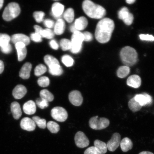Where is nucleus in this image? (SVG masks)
<instances>
[{"label":"nucleus","mask_w":154,"mask_h":154,"mask_svg":"<svg viewBox=\"0 0 154 154\" xmlns=\"http://www.w3.org/2000/svg\"><path fill=\"white\" fill-rule=\"evenodd\" d=\"M115 23L112 19L103 18L99 21L96 26L95 36L99 43L104 44L110 40L115 29Z\"/></svg>","instance_id":"f257e3e1"},{"label":"nucleus","mask_w":154,"mask_h":154,"mask_svg":"<svg viewBox=\"0 0 154 154\" xmlns=\"http://www.w3.org/2000/svg\"><path fill=\"white\" fill-rule=\"evenodd\" d=\"M84 12L90 18L99 19L106 14V10L101 6L96 4L90 0H85L82 3Z\"/></svg>","instance_id":"f03ea898"},{"label":"nucleus","mask_w":154,"mask_h":154,"mask_svg":"<svg viewBox=\"0 0 154 154\" xmlns=\"http://www.w3.org/2000/svg\"><path fill=\"white\" fill-rule=\"evenodd\" d=\"M120 55L123 63L128 67L133 66L138 61V54L135 49L129 46L122 48Z\"/></svg>","instance_id":"7ed1b4c3"},{"label":"nucleus","mask_w":154,"mask_h":154,"mask_svg":"<svg viewBox=\"0 0 154 154\" xmlns=\"http://www.w3.org/2000/svg\"><path fill=\"white\" fill-rule=\"evenodd\" d=\"M20 13V8L18 4L11 3L5 7L3 13V18L5 21H11L18 17Z\"/></svg>","instance_id":"20e7f679"},{"label":"nucleus","mask_w":154,"mask_h":154,"mask_svg":"<svg viewBox=\"0 0 154 154\" xmlns=\"http://www.w3.org/2000/svg\"><path fill=\"white\" fill-rule=\"evenodd\" d=\"M84 41V35L79 31L73 33L72 37V47L70 51L74 54L79 53L82 48V42Z\"/></svg>","instance_id":"39448f33"},{"label":"nucleus","mask_w":154,"mask_h":154,"mask_svg":"<svg viewBox=\"0 0 154 154\" xmlns=\"http://www.w3.org/2000/svg\"><path fill=\"white\" fill-rule=\"evenodd\" d=\"M110 122L108 119L105 117L99 118L96 116L92 117L89 121V126L92 129L101 130L108 127Z\"/></svg>","instance_id":"423d86ee"},{"label":"nucleus","mask_w":154,"mask_h":154,"mask_svg":"<svg viewBox=\"0 0 154 154\" xmlns=\"http://www.w3.org/2000/svg\"><path fill=\"white\" fill-rule=\"evenodd\" d=\"M51 115L53 119L60 122H64L68 117V113L66 109L61 107L53 108L51 110Z\"/></svg>","instance_id":"0eeeda50"},{"label":"nucleus","mask_w":154,"mask_h":154,"mask_svg":"<svg viewBox=\"0 0 154 154\" xmlns=\"http://www.w3.org/2000/svg\"><path fill=\"white\" fill-rule=\"evenodd\" d=\"M118 18L122 20L128 26L132 24L134 20V17L130 13L126 7L122 8L118 12Z\"/></svg>","instance_id":"6e6552de"},{"label":"nucleus","mask_w":154,"mask_h":154,"mask_svg":"<svg viewBox=\"0 0 154 154\" xmlns=\"http://www.w3.org/2000/svg\"><path fill=\"white\" fill-rule=\"evenodd\" d=\"M75 141L77 147L84 148L89 145V140L84 133L79 131L76 133L75 137Z\"/></svg>","instance_id":"1a4fd4ad"},{"label":"nucleus","mask_w":154,"mask_h":154,"mask_svg":"<svg viewBox=\"0 0 154 154\" xmlns=\"http://www.w3.org/2000/svg\"><path fill=\"white\" fill-rule=\"evenodd\" d=\"M121 139L120 134L118 133H115L106 144L107 149L110 151H115L120 146Z\"/></svg>","instance_id":"9d476101"},{"label":"nucleus","mask_w":154,"mask_h":154,"mask_svg":"<svg viewBox=\"0 0 154 154\" xmlns=\"http://www.w3.org/2000/svg\"><path fill=\"white\" fill-rule=\"evenodd\" d=\"M134 97L136 101L142 107L151 105L153 102L152 96L146 93L137 94Z\"/></svg>","instance_id":"9b49d317"},{"label":"nucleus","mask_w":154,"mask_h":154,"mask_svg":"<svg viewBox=\"0 0 154 154\" xmlns=\"http://www.w3.org/2000/svg\"><path fill=\"white\" fill-rule=\"evenodd\" d=\"M69 99L70 103L75 106L81 105L83 100L81 92L77 90L70 92L69 94Z\"/></svg>","instance_id":"f8f14e48"},{"label":"nucleus","mask_w":154,"mask_h":154,"mask_svg":"<svg viewBox=\"0 0 154 154\" xmlns=\"http://www.w3.org/2000/svg\"><path fill=\"white\" fill-rule=\"evenodd\" d=\"M20 126L23 130L28 131H32L35 130L36 124L32 119L26 117L21 120Z\"/></svg>","instance_id":"ddd939ff"},{"label":"nucleus","mask_w":154,"mask_h":154,"mask_svg":"<svg viewBox=\"0 0 154 154\" xmlns=\"http://www.w3.org/2000/svg\"><path fill=\"white\" fill-rule=\"evenodd\" d=\"M11 40L15 44L18 43H22L26 46L29 44L30 42L28 36L22 34L13 35L11 37Z\"/></svg>","instance_id":"4468645a"},{"label":"nucleus","mask_w":154,"mask_h":154,"mask_svg":"<svg viewBox=\"0 0 154 154\" xmlns=\"http://www.w3.org/2000/svg\"><path fill=\"white\" fill-rule=\"evenodd\" d=\"M64 9V5L61 4L58 2L54 3L52 6V15L54 18L60 19V17H61L63 14Z\"/></svg>","instance_id":"2eb2a0df"},{"label":"nucleus","mask_w":154,"mask_h":154,"mask_svg":"<svg viewBox=\"0 0 154 154\" xmlns=\"http://www.w3.org/2000/svg\"><path fill=\"white\" fill-rule=\"evenodd\" d=\"M141 79L137 75H132L128 77L127 80V84L132 88H137L141 85Z\"/></svg>","instance_id":"dca6fc26"},{"label":"nucleus","mask_w":154,"mask_h":154,"mask_svg":"<svg viewBox=\"0 0 154 154\" xmlns=\"http://www.w3.org/2000/svg\"><path fill=\"white\" fill-rule=\"evenodd\" d=\"M15 47L18 53V61H21L24 60L27 54L26 45L22 43H18L15 44Z\"/></svg>","instance_id":"f3484780"},{"label":"nucleus","mask_w":154,"mask_h":154,"mask_svg":"<svg viewBox=\"0 0 154 154\" xmlns=\"http://www.w3.org/2000/svg\"><path fill=\"white\" fill-rule=\"evenodd\" d=\"M26 92L27 89L26 87L19 85L13 90V95L15 99H20L24 97Z\"/></svg>","instance_id":"a211bd4d"},{"label":"nucleus","mask_w":154,"mask_h":154,"mask_svg":"<svg viewBox=\"0 0 154 154\" xmlns=\"http://www.w3.org/2000/svg\"><path fill=\"white\" fill-rule=\"evenodd\" d=\"M32 65L29 63H26L23 65L19 72V76L23 79H28L30 78Z\"/></svg>","instance_id":"6ab92c4d"},{"label":"nucleus","mask_w":154,"mask_h":154,"mask_svg":"<svg viewBox=\"0 0 154 154\" xmlns=\"http://www.w3.org/2000/svg\"><path fill=\"white\" fill-rule=\"evenodd\" d=\"M44 61L49 69H52L60 66L58 60L51 55H47L44 57Z\"/></svg>","instance_id":"aec40b11"},{"label":"nucleus","mask_w":154,"mask_h":154,"mask_svg":"<svg viewBox=\"0 0 154 154\" xmlns=\"http://www.w3.org/2000/svg\"><path fill=\"white\" fill-rule=\"evenodd\" d=\"M23 109L24 112L26 114L33 115L35 113L36 111V105L34 102L32 100H29L24 104L23 106Z\"/></svg>","instance_id":"412c9836"},{"label":"nucleus","mask_w":154,"mask_h":154,"mask_svg":"<svg viewBox=\"0 0 154 154\" xmlns=\"http://www.w3.org/2000/svg\"><path fill=\"white\" fill-rule=\"evenodd\" d=\"M65 29V22L61 18L58 19L54 26V33L57 35H60L64 32Z\"/></svg>","instance_id":"4be33fe9"},{"label":"nucleus","mask_w":154,"mask_h":154,"mask_svg":"<svg viewBox=\"0 0 154 154\" xmlns=\"http://www.w3.org/2000/svg\"><path fill=\"white\" fill-rule=\"evenodd\" d=\"M11 108L13 117L16 120H18L22 115V112L20 104L18 102H13L11 103Z\"/></svg>","instance_id":"5701e85b"},{"label":"nucleus","mask_w":154,"mask_h":154,"mask_svg":"<svg viewBox=\"0 0 154 154\" xmlns=\"http://www.w3.org/2000/svg\"><path fill=\"white\" fill-rule=\"evenodd\" d=\"M88 22L85 17H81L76 19L74 25L77 30H82L85 29L88 25Z\"/></svg>","instance_id":"b1692460"},{"label":"nucleus","mask_w":154,"mask_h":154,"mask_svg":"<svg viewBox=\"0 0 154 154\" xmlns=\"http://www.w3.org/2000/svg\"><path fill=\"white\" fill-rule=\"evenodd\" d=\"M120 145L121 149L124 152H127L131 149L133 146L131 140L128 137L124 138L121 140Z\"/></svg>","instance_id":"393cba45"},{"label":"nucleus","mask_w":154,"mask_h":154,"mask_svg":"<svg viewBox=\"0 0 154 154\" xmlns=\"http://www.w3.org/2000/svg\"><path fill=\"white\" fill-rule=\"evenodd\" d=\"M94 147L101 154H105L107 152V147L105 142L96 140L94 142Z\"/></svg>","instance_id":"a878e982"},{"label":"nucleus","mask_w":154,"mask_h":154,"mask_svg":"<svg viewBox=\"0 0 154 154\" xmlns=\"http://www.w3.org/2000/svg\"><path fill=\"white\" fill-rule=\"evenodd\" d=\"M40 98L45 100L49 103L52 101L54 99V96L53 94L47 89L41 90L40 92Z\"/></svg>","instance_id":"bb28decb"},{"label":"nucleus","mask_w":154,"mask_h":154,"mask_svg":"<svg viewBox=\"0 0 154 154\" xmlns=\"http://www.w3.org/2000/svg\"><path fill=\"white\" fill-rule=\"evenodd\" d=\"M128 106L131 110L133 112L139 111L142 107V106L136 101L134 97L129 101Z\"/></svg>","instance_id":"cd10ccee"},{"label":"nucleus","mask_w":154,"mask_h":154,"mask_svg":"<svg viewBox=\"0 0 154 154\" xmlns=\"http://www.w3.org/2000/svg\"><path fill=\"white\" fill-rule=\"evenodd\" d=\"M130 68L129 67L126 66H121L117 71V76L119 78H124L126 77L129 74Z\"/></svg>","instance_id":"c85d7f7f"},{"label":"nucleus","mask_w":154,"mask_h":154,"mask_svg":"<svg viewBox=\"0 0 154 154\" xmlns=\"http://www.w3.org/2000/svg\"><path fill=\"white\" fill-rule=\"evenodd\" d=\"M74 11L72 8L67 9L65 11L63 17L67 22L71 23L73 22L74 18Z\"/></svg>","instance_id":"c756f323"},{"label":"nucleus","mask_w":154,"mask_h":154,"mask_svg":"<svg viewBox=\"0 0 154 154\" xmlns=\"http://www.w3.org/2000/svg\"><path fill=\"white\" fill-rule=\"evenodd\" d=\"M47 127L48 129L52 133H57L60 130L59 125L53 121H50L48 122L47 124Z\"/></svg>","instance_id":"7c9ffc66"},{"label":"nucleus","mask_w":154,"mask_h":154,"mask_svg":"<svg viewBox=\"0 0 154 154\" xmlns=\"http://www.w3.org/2000/svg\"><path fill=\"white\" fill-rule=\"evenodd\" d=\"M32 120L39 128L44 129L47 126L45 119L40 118L39 117L34 116L32 117Z\"/></svg>","instance_id":"2f4dec72"},{"label":"nucleus","mask_w":154,"mask_h":154,"mask_svg":"<svg viewBox=\"0 0 154 154\" xmlns=\"http://www.w3.org/2000/svg\"><path fill=\"white\" fill-rule=\"evenodd\" d=\"M11 37L7 34L0 33V47H5L9 44Z\"/></svg>","instance_id":"473e14b6"},{"label":"nucleus","mask_w":154,"mask_h":154,"mask_svg":"<svg viewBox=\"0 0 154 154\" xmlns=\"http://www.w3.org/2000/svg\"><path fill=\"white\" fill-rule=\"evenodd\" d=\"M60 45L63 51H67L70 50L72 47V43L70 40L66 38H63L60 40Z\"/></svg>","instance_id":"72a5a7b5"},{"label":"nucleus","mask_w":154,"mask_h":154,"mask_svg":"<svg viewBox=\"0 0 154 154\" xmlns=\"http://www.w3.org/2000/svg\"><path fill=\"white\" fill-rule=\"evenodd\" d=\"M47 71V67L43 64L37 65L35 69L34 74L36 76H40L45 73Z\"/></svg>","instance_id":"f704fd0d"},{"label":"nucleus","mask_w":154,"mask_h":154,"mask_svg":"<svg viewBox=\"0 0 154 154\" xmlns=\"http://www.w3.org/2000/svg\"><path fill=\"white\" fill-rule=\"evenodd\" d=\"M40 35L42 38H44L48 39H51L54 36V33L52 30L49 29H46L42 30Z\"/></svg>","instance_id":"c9c22d12"},{"label":"nucleus","mask_w":154,"mask_h":154,"mask_svg":"<svg viewBox=\"0 0 154 154\" xmlns=\"http://www.w3.org/2000/svg\"><path fill=\"white\" fill-rule=\"evenodd\" d=\"M61 60L63 64L67 67L72 66L74 63V60L70 56L67 55H63Z\"/></svg>","instance_id":"e433bc0d"},{"label":"nucleus","mask_w":154,"mask_h":154,"mask_svg":"<svg viewBox=\"0 0 154 154\" xmlns=\"http://www.w3.org/2000/svg\"><path fill=\"white\" fill-rule=\"evenodd\" d=\"M38 84L40 87L43 88L47 87L49 85L50 80L49 78L46 76H42L38 79Z\"/></svg>","instance_id":"4c0bfd02"},{"label":"nucleus","mask_w":154,"mask_h":154,"mask_svg":"<svg viewBox=\"0 0 154 154\" xmlns=\"http://www.w3.org/2000/svg\"><path fill=\"white\" fill-rule=\"evenodd\" d=\"M45 13L42 11H36L33 13V17L36 22L41 23L44 20Z\"/></svg>","instance_id":"58836bf2"},{"label":"nucleus","mask_w":154,"mask_h":154,"mask_svg":"<svg viewBox=\"0 0 154 154\" xmlns=\"http://www.w3.org/2000/svg\"><path fill=\"white\" fill-rule=\"evenodd\" d=\"M49 72L54 76H60L63 74V69L61 66L52 69H49Z\"/></svg>","instance_id":"ea45409f"},{"label":"nucleus","mask_w":154,"mask_h":154,"mask_svg":"<svg viewBox=\"0 0 154 154\" xmlns=\"http://www.w3.org/2000/svg\"><path fill=\"white\" fill-rule=\"evenodd\" d=\"M36 105L40 109H44L49 106V103L41 98H38L36 100Z\"/></svg>","instance_id":"a19ab883"},{"label":"nucleus","mask_w":154,"mask_h":154,"mask_svg":"<svg viewBox=\"0 0 154 154\" xmlns=\"http://www.w3.org/2000/svg\"><path fill=\"white\" fill-rule=\"evenodd\" d=\"M30 37L32 41L36 43H40L42 41V37L39 34L34 32L31 34Z\"/></svg>","instance_id":"79ce46f5"},{"label":"nucleus","mask_w":154,"mask_h":154,"mask_svg":"<svg viewBox=\"0 0 154 154\" xmlns=\"http://www.w3.org/2000/svg\"><path fill=\"white\" fill-rule=\"evenodd\" d=\"M139 37L140 39L142 40L154 41V36L149 34H140Z\"/></svg>","instance_id":"37998d69"},{"label":"nucleus","mask_w":154,"mask_h":154,"mask_svg":"<svg viewBox=\"0 0 154 154\" xmlns=\"http://www.w3.org/2000/svg\"><path fill=\"white\" fill-rule=\"evenodd\" d=\"M84 153V154H101L94 146H92L88 148L85 151Z\"/></svg>","instance_id":"c03bdc74"},{"label":"nucleus","mask_w":154,"mask_h":154,"mask_svg":"<svg viewBox=\"0 0 154 154\" xmlns=\"http://www.w3.org/2000/svg\"><path fill=\"white\" fill-rule=\"evenodd\" d=\"M44 24L48 29H51L54 26L55 23L53 20L50 19H46L44 21Z\"/></svg>","instance_id":"a18cd8bd"},{"label":"nucleus","mask_w":154,"mask_h":154,"mask_svg":"<svg viewBox=\"0 0 154 154\" xmlns=\"http://www.w3.org/2000/svg\"><path fill=\"white\" fill-rule=\"evenodd\" d=\"M84 36V41L87 42H91L93 39V36L91 33L88 32L83 33Z\"/></svg>","instance_id":"49530a36"},{"label":"nucleus","mask_w":154,"mask_h":154,"mask_svg":"<svg viewBox=\"0 0 154 154\" xmlns=\"http://www.w3.org/2000/svg\"><path fill=\"white\" fill-rule=\"evenodd\" d=\"M1 51L3 53L5 54H8L11 52L12 51V47L9 44L5 47L1 48Z\"/></svg>","instance_id":"de8ad7c7"},{"label":"nucleus","mask_w":154,"mask_h":154,"mask_svg":"<svg viewBox=\"0 0 154 154\" xmlns=\"http://www.w3.org/2000/svg\"><path fill=\"white\" fill-rule=\"evenodd\" d=\"M50 45L53 49L57 50L59 49V46L56 41L54 40H51L50 42Z\"/></svg>","instance_id":"09e8293b"},{"label":"nucleus","mask_w":154,"mask_h":154,"mask_svg":"<svg viewBox=\"0 0 154 154\" xmlns=\"http://www.w3.org/2000/svg\"><path fill=\"white\" fill-rule=\"evenodd\" d=\"M34 28L35 29V32L39 34L40 35V34H41V32L42 30H43V29H42L41 27L38 26V25H35V26H34Z\"/></svg>","instance_id":"8fccbe9b"},{"label":"nucleus","mask_w":154,"mask_h":154,"mask_svg":"<svg viewBox=\"0 0 154 154\" xmlns=\"http://www.w3.org/2000/svg\"><path fill=\"white\" fill-rule=\"evenodd\" d=\"M4 64L3 61L0 60V74H2L4 70Z\"/></svg>","instance_id":"3c124183"},{"label":"nucleus","mask_w":154,"mask_h":154,"mask_svg":"<svg viewBox=\"0 0 154 154\" xmlns=\"http://www.w3.org/2000/svg\"><path fill=\"white\" fill-rule=\"evenodd\" d=\"M70 30L71 32L74 33L76 31H78V30H77L76 29L75 26L74 24H73L70 27Z\"/></svg>","instance_id":"603ef678"},{"label":"nucleus","mask_w":154,"mask_h":154,"mask_svg":"<svg viewBox=\"0 0 154 154\" xmlns=\"http://www.w3.org/2000/svg\"><path fill=\"white\" fill-rule=\"evenodd\" d=\"M135 1V0H127L126 1V3L130 5L132 4Z\"/></svg>","instance_id":"864d4df0"},{"label":"nucleus","mask_w":154,"mask_h":154,"mask_svg":"<svg viewBox=\"0 0 154 154\" xmlns=\"http://www.w3.org/2000/svg\"><path fill=\"white\" fill-rule=\"evenodd\" d=\"M139 154H154L151 152L149 151H143L140 152Z\"/></svg>","instance_id":"5fc2aeb1"},{"label":"nucleus","mask_w":154,"mask_h":154,"mask_svg":"<svg viewBox=\"0 0 154 154\" xmlns=\"http://www.w3.org/2000/svg\"><path fill=\"white\" fill-rule=\"evenodd\" d=\"M3 0H0V9H1L3 7Z\"/></svg>","instance_id":"6e6d98bb"}]
</instances>
